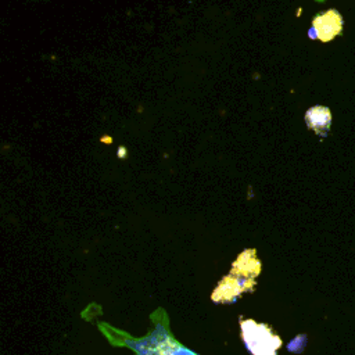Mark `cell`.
<instances>
[{
  "label": "cell",
  "instance_id": "1",
  "mask_svg": "<svg viewBox=\"0 0 355 355\" xmlns=\"http://www.w3.org/2000/svg\"><path fill=\"white\" fill-rule=\"evenodd\" d=\"M241 336L252 355H276L282 345L280 337L268 324L254 320L241 322Z\"/></svg>",
  "mask_w": 355,
  "mask_h": 355
},
{
  "label": "cell",
  "instance_id": "2",
  "mask_svg": "<svg viewBox=\"0 0 355 355\" xmlns=\"http://www.w3.org/2000/svg\"><path fill=\"white\" fill-rule=\"evenodd\" d=\"M259 266L261 265L254 250H247L241 252L237 261L233 263L232 275L240 280L244 291L251 290V287L254 286V277L259 273Z\"/></svg>",
  "mask_w": 355,
  "mask_h": 355
},
{
  "label": "cell",
  "instance_id": "3",
  "mask_svg": "<svg viewBox=\"0 0 355 355\" xmlns=\"http://www.w3.org/2000/svg\"><path fill=\"white\" fill-rule=\"evenodd\" d=\"M343 19L336 10H329L323 14H319L313 19V31L322 42H329L341 32Z\"/></svg>",
  "mask_w": 355,
  "mask_h": 355
},
{
  "label": "cell",
  "instance_id": "4",
  "mask_svg": "<svg viewBox=\"0 0 355 355\" xmlns=\"http://www.w3.org/2000/svg\"><path fill=\"white\" fill-rule=\"evenodd\" d=\"M244 291L240 280L236 276L225 277L212 294L215 302H230L234 301Z\"/></svg>",
  "mask_w": 355,
  "mask_h": 355
},
{
  "label": "cell",
  "instance_id": "5",
  "mask_svg": "<svg viewBox=\"0 0 355 355\" xmlns=\"http://www.w3.org/2000/svg\"><path fill=\"white\" fill-rule=\"evenodd\" d=\"M305 121L308 128H311L312 130H315L318 135H326V132L329 130L330 126V111L326 107H312L306 111L305 114Z\"/></svg>",
  "mask_w": 355,
  "mask_h": 355
}]
</instances>
